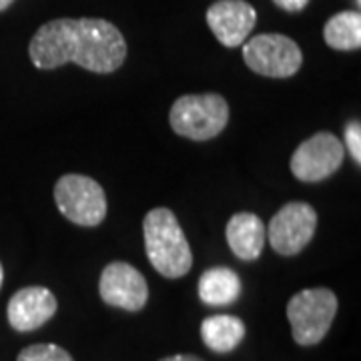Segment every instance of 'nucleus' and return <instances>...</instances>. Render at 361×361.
<instances>
[{
	"mask_svg": "<svg viewBox=\"0 0 361 361\" xmlns=\"http://www.w3.org/2000/svg\"><path fill=\"white\" fill-rule=\"evenodd\" d=\"M243 59L253 73L271 78L293 77L303 63L299 44L283 35H257L245 40Z\"/></svg>",
	"mask_w": 361,
	"mask_h": 361,
	"instance_id": "423d86ee",
	"label": "nucleus"
},
{
	"mask_svg": "<svg viewBox=\"0 0 361 361\" xmlns=\"http://www.w3.org/2000/svg\"><path fill=\"white\" fill-rule=\"evenodd\" d=\"M2 279H4V269H2V265H0V287H2Z\"/></svg>",
	"mask_w": 361,
	"mask_h": 361,
	"instance_id": "412c9836",
	"label": "nucleus"
},
{
	"mask_svg": "<svg viewBox=\"0 0 361 361\" xmlns=\"http://www.w3.org/2000/svg\"><path fill=\"white\" fill-rule=\"evenodd\" d=\"M357 2H360V0H357Z\"/></svg>",
	"mask_w": 361,
	"mask_h": 361,
	"instance_id": "4be33fe9",
	"label": "nucleus"
},
{
	"mask_svg": "<svg viewBox=\"0 0 361 361\" xmlns=\"http://www.w3.org/2000/svg\"><path fill=\"white\" fill-rule=\"evenodd\" d=\"M205 345L217 353H229L245 337V323L235 315H211L201 325Z\"/></svg>",
	"mask_w": 361,
	"mask_h": 361,
	"instance_id": "4468645a",
	"label": "nucleus"
},
{
	"mask_svg": "<svg viewBox=\"0 0 361 361\" xmlns=\"http://www.w3.org/2000/svg\"><path fill=\"white\" fill-rule=\"evenodd\" d=\"M227 243L231 251L243 261H255L263 253L265 225L253 213H237L227 223Z\"/></svg>",
	"mask_w": 361,
	"mask_h": 361,
	"instance_id": "f8f14e48",
	"label": "nucleus"
},
{
	"mask_svg": "<svg viewBox=\"0 0 361 361\" xmlns=\"http://www.w3.org/2000/svg\"><path fill=\"white\" fill-rule=\"evenodd\" d=\"M145 249L151 265L167 279H179L193 265V253L175 213L157 207L142 221Z\"/></svg>",
	"mask_w": 361,
	"mask_h": 361,
	"instance_id": "f03ea898",
	"label": "nucleus"
},
{
	"mask_svg": "<svg viewBox=\"0 0 361 361\" xmlns=\"http://www.w3.org/2000/svg\"><path fill=\"white\" fill-rule=\"evenodd\" d=\"M229 104L217 92L185 94L171 106L169 123L177 135L191 141H209L227 127Z\"/></svg>",
	"mask_w": 361,
	"mask_h": 361,
	"instance_id": "7ed1b4c3",
	"label": "nucleus"
},
{
	"mask_svg": "<svg viewBox=\"0 0 361 361\" xmlns=\"http://www.w3.org/2000/svg\"><path fill=\"white\" fill-rule=\"evenodd\" d=\"M337 313V297L327 287L305 289L287 303V319L299 345H315L327 336Z\"/></svg>",
	"mask_w": 361,
	"mask_h": 361,
	"instance_id": "20e7f679",
	"label": "nucleus"
},
{
	"mask_svg": "<svg viewBox=\"0 0 361 361\" xmlns=\"http://www.w3.org/2000/svg\"><path fill=\"white\" fill-rule=\"evenodd\" d=\"M16 361H75L71 353L54 343H37L20 351Z\"/></svg>",
	"mask_w": 361,
	"mask_h": 361,
	"instance_id": "dca6fc26",
	"label": "nucleus"
},
{
	"mask_svg": "<svg viewBox=\"0 0 361 361\" xmlns=\"http://www.w3.org/2000/svg\"><path fill=\"white\" fill-rule=\"evenodd\" d=\"M317 229V213L307 203L293 201L283 205L271 217L269 229L265 237L271 247L285 257L297 255L310 245V241Z\"/></svg>",
	"mask_w": 361,
	"mask_h": 361,
	"instance_id": "0eeeda50",
	"label": "nucleus"
},
{
	"mask_svg": "<svg viewBox=\"0 0 361 361\" xmlns=\"http://www.w3.org/2000/svg\"><path fill=\"white\" fill-rule=\"evenodd\" d=\"M161 361H203L201 357H195V355H171Z\"/></svg>",
	"mask_w": 361,
	"mask_h": 361,
	"instance_id": "6ab92c4d",
	"label": "nucleus"
},
{
	"mask_svg": "<svg viewBox=\"0 0 361 361\" xmlns=\"http://www.w3.org/2000/svg\"><path fill=\"white\" fill-rule=\"evenodd\" d=\"M99 291L106 305L125 311H141L149 299V287L141 271L121 261L104 267Z\"/></svg>",
	"mask_w": 361,
	"mask_h": 361,
	"instance_id": "1a4fd4ad",
	"label": "nucleus"
},
{
	"mask_svg": "<svg viewBox=\"0 0 361 361\" xmlns=\"http://www.w3.org/2000/svg\"><path fill=\"white\" fill-rule=\"evenodd\" d=\"M56 297L47 287H25L8 301V323L16 331H35L56 313Z\"/></svg>",
	"mask_w": 361,
	"mask_h": 361,
	"instance_id": "9b49d317",
	"label": "nucleus"
},
{
	"mask_svg": "<svg viewBox=\"0 0 361 361\" xmlns=\"http://www.w3.org/2000/svg\"><path fill=\"white\" fill-rule=\"evenodd\" d=\"M345 147L353 161L360 165L361 163V125L360 121H351L345 127Z\"/></svg>",
	"mask_w": 361,
	"mask_h": 361,
	"instance_id": "f3484780",
	"label": "nucleus"
},
{
	"mask_svg": "<svg viewBox=\"0 0 361 361\" xmlns=\"http://www.w3.org/2000/svg\"><path fill=\"white\" fill-rule=\"evenodd\" d=\"M54 203L66 219L80 227H97L106 217L103 187L87 175L71 173L56 180Z\"/></svg>",
	"mask_w": 361,
	"mask_h": 361,
	"instance_id": "39448f33",
	"label": "nucleus"
},
{
	"mask_svg": "<svg viewBox=\"0 0 361 361\" xmlns=\"http://www.w3.org/2000/svg\"><path fill=\"white\" fill-rule=\"evenodd\" d=\"M241 295V279L229 267H211L199 279V297L207 305H231Z\"/></svg>",
	"mask_w": 361,
	"mask_h": 361,
	"instance_id": "ddd939ff",
	"label": "nucleus"
},
{
	"mask_svg": "<svg viewBox=\"0 0 361 361\" xmlns=\"http://www.w3.org/2000/svg\"><path fill=\"white\" fill-rule=\"evenodd\" d=\"M257 23L255 8L245 0H217L207 11V25L223 47H241Z\"/></svg>",
	"mask_w": 361,
	"mask_h": 361,
	"instance_id": "9d476101",
	"label": "nucleus"
},
{
	"mask_svg": "<svg viewBox=\"0 0 361 361\" xmlns=\"http://www.w3.org/2000/svg\"><path fill=\"white\" fill-rule=\"evenodd\" d=\"M13 2L14 0H0V13H2V11H6Z\"/></svg>",
	"mask_w": 361,
	"mask_h": 361,
	"instance_id": "aec40b11",
	"label": "nucleus"
},
{
	"mask_svg": "<svg viewBox=\"0 0 361 361\" xmlns=\"http://www.w3.org/2000/svg\"><path fill=\"white\" fill-rule=\"evenodd\" d=\"M279 8H283L287 13H297V11H303L310 0H273Z\"/></svg>",
	"mask_w": 361,
	"mask_h": 361,
	"instance_id": "a211bd4d",
	"label": "nucleus"
},
{
	"mask_svg": "<svg viewBox=\"0 0 361 361\" xmlns=\"http://www.w3.org/2000/svg\"><path fill=\"white\" fill-rule=\"evenodd\" d=\"M345 147L331 133H317L303 141L291 157V173L303 183H319L343 165Z\"/></svg>",
	"mask_w": 361,
	"mask_h": 361,
	"instance_id": "6e6552de",
	"label": "nucleus"
},
{
	"mask_svg": "<svg viewBox=\"0 0 361 361\" xmlns=\"http://www.w3.org/2000/svg\"><path fill=\"white\" fill-rule=\"evenodd\" d=\"M323 37L336 51H357L361 47L360 11H343L331 16L323 28Z\"/></svg>",
	"mask_w": 361,
	"mask_h": 361,
	"instance_id": "2eb2a0df",
	"label": "nucleus"
},
{
	"mask_svg": "<svg viewBox=\"0 0 361 361\" xmlns=\"http://www.w3.org/2000/svg\"><path fill=\"white\" fill-rule=\"evenodd\" d=\"M37 68L52 71L66 63L90 73H115L125 63L127 42L115 25L103 18H56L37 30L28 44Z\"/></svg>",
	"mask_w": 361,
	"mask_h": 361,
	"instance_id": "f257e3e1",
	"label": "nucleus"
}]
</instances>
